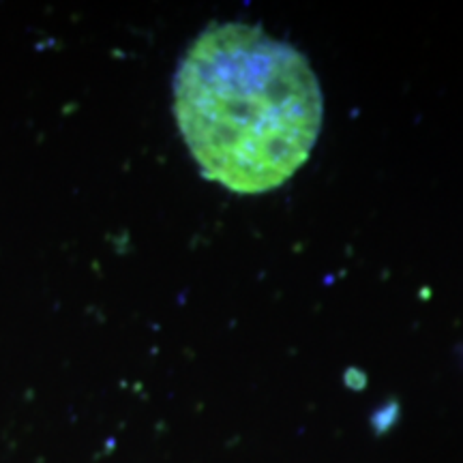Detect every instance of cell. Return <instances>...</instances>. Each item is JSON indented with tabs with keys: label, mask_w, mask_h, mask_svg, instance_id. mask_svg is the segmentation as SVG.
I'll list each match as a JSON object with an SVG mask.
<instances>
[{
	"label": "cell",
	"mask_w": 463,
	"mask_h": 463,
	"mask_svg": "<svg viewBox=\"0 0 463 463\" xmlns=\"http://www.w3.org/2000/svg\"><path fill=\"white\" fill-rule=\"evenodd\" d=\"M174 92L178 127L202 174L234 194L281 187L320 136L314 69L256 26L206 28L184 54Z\"/></svg>",
	"instance_id": "1"
}]
</instances>
